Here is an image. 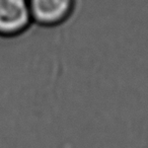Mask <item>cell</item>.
I'll return each mask as SVG.
<instances>
[{"label": "cell", "instance_id": "obj_1", "mask_svg": "<svg viewBox=\"0 0 148 148\" xmlns=\"http://www.w3.org/2000/svg\"><path fill=\"white\" fill-rule=\"evenodd\" d=\"M29 0H0V37L14 38L32 23Z\"/></svg>", "mask_w": 148, "mask_h": 148}, {"label": "cell", "instance_id": "obj_2", "mask_svg": "<svg viewBox=\"0 0 148 148\" xmlns=\"http://www.w3.org/2000/svg\"><path fill=\"white\" fill-rule=\"evenodd\" d=\"M32 21L43 27H54L71 14L74 0H29Z\"/></svg>", "mask_w": 148, "mask_h": 148}]
</instances>
